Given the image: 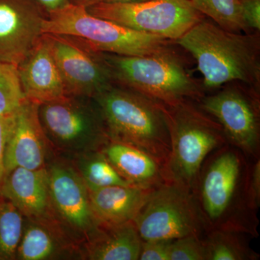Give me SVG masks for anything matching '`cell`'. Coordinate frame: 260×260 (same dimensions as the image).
Masks as SVG:
<instances>
[{
  "mask_svg": "<svg viewBox=\"0 0 260 260\" xmlns=\"http://www.w3.org/2000/svg\"><path fill=\"white\" fill-rule=\"evenodd\" d=\"M47 168L53 215L82 247L99 225L88 188L71 162L54 160Z\"/></svg>",
  "mask_w": 260,
  "mask_h": 260,
  "instance_id": "11",
  "label": "cell"
},
{
  "mask_svg": "<svg viewBox=\"0 0 260 260\" xmlns=\"http://www.w3.org/2000/svg\"><path fill=\"white\" fill-rule=\"evenodd\" d=\"M249 164L247 181V198L249 206L257 213L260 205V160L252 159Z\"/></svg>",
  "mask_w": 260,
  "mask_h": 260,
  "instance_id": "27",
  "label": "cell"
},
{
  "mask_svg": "<svg viewBox=\"0 0 260 260\" xmlns=\"http://www.w3.org/2000/svg\"><path fill=\"white\" fill-rule=\"evenodd\" d=\"M18 71L24 95L30 102L41 104L68 95L46 34L18 65Z\"/></svg>",
  "mask_w": 260,
  "mask_h": 260,
  "instance_id": "15",
  "label": "cell"
},
{
  "mask_svg": "<svg viewBox=\"0 0 260 260\" xmlns=\"http://www.w3.org/2000/svg\"><path fill=\"white\" fill-rule=\"evenodd\" d=\"M73 164L89 191L111 186L133 185L121 177L102 150L73 158Z\"/></svg>",
  "mask_w": 260,
  "mask_h": 260,
  "instance_id": "21",
  "label": "cell"
},
{
  "mask_svg": "<svg viewBox=\"0 0 260 260\" xmlns=\"http://www.w3.org/2000/svg\"><path fill=\"white\" fill-rule=\"evenodd\" d=\"M213 95L202 98L198 105L220 126L228 143L246 158H259V90L241 82H232Z\"/></svg>",
  "mask_w": 260,
  "mask_h": 260,
  "instance_id": "10",
  "label": "cell"
},
{
  "mask_svg": "<svg viewBox=\"0 0 260 260\" xmlns=\"http://www.w3.org/2000/svg\"><path fill=\"white\" fill-rule=\"evenodd\" d=\"M71 4L78 5L87 8L98 3H101L102 0H70Z\"/></svg>",
  "mask_w": 260,
  "mask_h": 260,
  "instance_id": "32",
  "label": "cell"
},
{
  "mask_svg": "<svg viewBox=\"0 0 260 260\" xmlns=\"http://www.w3.org/2000/svg\"><path fill=\"white\" fill-rule=\"evenodd\" d=\"M13 114L0 116V199L2 198V187L7 174L5 162V146L10 126L13 122Z\"/></svg>",
  "mask_w": 260,
  "mask_h": 260,
  "instance_id": "29",
  "label": "cell"
},
{
  "mask_svg": "<svg viewBox=\"0 0 260 260\" xmlns=\"http://www.w3.org/2000/svg\"><path fill=\"white\" fill-rule=\"evenodd\" d=\"M175 43L194 59L205 90L235 81L260 90L259 32L230 31L205 18Z\"/></svg>",
  "mask_w": 260,
  "mask_h": 260,
  "instance_id": "2",
  "label": "cell"
},
{
  "mask_svg": "<svg viewBox=\"0 0 260 260\" xmlns=\"http://www.w3.org/2000/svg\"><path fill=\"white\" fill-rule=\"evenodd\" d=\"M198 11L220 28L233 32H250L242 17L239 0H191Z\"/></svg>",
  "mask_w": 260,
  "mask_h": 260,
  "instance_id": "23",
  "label": "cell"
},
{
  "mask_svg": "<svg viewBox=\"0 0 260 260\" xmlns=\"http://www.w3.org/2000/svg\"><path fill=\"white\" fill-rule=\"evenodd\" d=\"M43 34L78 39L97 52L121 56L148 55L175 44L165 38L136 31L98 18L84 7L71 3L47 15Z\"/></svg>",
  "mask_w": 260,
  "mask_h": 260,
  "instance_id": "6",
  "label": "cell"
},
{
  "mask_svg": "<svg viewBox=\"0 0 260 260\" xmlns=\"http://www.w3.org/2000/svg\"><path fill=\"white\" fill-rule=\"evenodd\" d=\"M89 13L126 28L176 42L205 18L191 0H149L137 3H99Z\"/></svg>",
  "mask_w": 260,
  "mask_h": 260,
  "instance_id": "9",
  "label": "cell"
},
{
  "mask_svg": "<svg viewBox=\"0 0 260 260\" xmlns=\"http://www.w3.org/2000/svg\"><path fill=\"white\" fill-rule=\"evenodd\" d=\"M46 16L31 0H0V61L18 66L44 34Z\"/></svg>",
  "mask_w": 260,
  "mask_h": 260,
  "instance_id": "13",
  "label": "cell"
},
{
  "mask_svg": "<svg viewBox=\"0 0 260 260\" xmlns=\"http://www.w3.org/2000/svg\"><path fill=\"white\" fill-rule=\"evenodd\" d=\"M45 34L67 95L94 99L114 84L101 52L83 48L70 37Z\"/></svg>",
  "mask_w": 260,
  "mask_h": 260,
  "instance_id": "12",
  "label": "cell"
},
{
  "mask_svg": "<svg viewBox=\"0 0 260 260\" xmlns=\"http://www.w3.org/2000/svg\"><path fill=\"white\" fill-rule=\"evenodd\" d=\"M177 47L175 43L143 56L101 54L116 85L162 104L186 100L198 102L205 95L204 86L194 78L185 56Z\"/></svg>",
  "mask_w": 260,
  "mask_h": 260,
  "instance_id": "3",
  "label": "cell"
},
{
  "mask_svg": "<svg viewBox=\"0 0 260 260\" xmlns=\"http://www.w3.org/2000/svg\"><path fill=\"white\" fill-rule=\"evenodd\" d=\"M67 95L39 104L38 113L51 151L73 159L102 150L109 141L96 102Z\"/></svg>",
  "mask_w": 260,
  "mask_h": 260,
  "instance_id": "7",
  "label": "cell"
},
{
  "mask_svg": "<svg viewBox=\"0 0 260 260\" xmlns=\"http://www.w3.org/2000/svg\"><path fill=\"white\" fill-rule=\"evenodd\" d=\"M1 198L14 205L25 218L54 217L47 167L37 170L18 167L7 173Z\"/></svg>",
  "mask_w": 260,
  "mask_h": 260,
  "instance_id": "17",
  "label": "cell"
},
{
  "mask_svg": "<svg viewBox=\"0 0 260 260\" xmlns=\"http://www.w3.org/2000/svg\"><path fill=\"white\" fill-rule=\"evenodd\" d=\"M149 1V0H102L101 3H143V2Z\"/></svg>",
  "mask_w": 260,
  "mask_h": 260,
  "instance_id": "33",
  "label": "cell"
},
{
  "mask_svg": "<svg viewBox=\"0 0 260 260\" xmlns=\"http://www.w3.org/2000/svg\"><path fill=\"white\" fill-rule=\"evenodd\" d=\"M133 222L143 241L203 237L206 232L192 192L168 181L154 188Z\"/></svg>",
  "mask_w": 260,
  "mask_h": 260,
  "instance_id": "8",
  "label": "cell"
},
{
  "mask_svg": "<svg viewBox=\"0 0 260 260\" xmlns=\"http://www.w3.org/2000/svg\"><path fill=\"white\" fill-rule=\"evenodd\" d=\"M249 164V159L229 143L205 159L192 190L205 232L228 231L257 237V213L247 198Z\"/></svg>",
  "mask_w": 260,
  "mask_h": 260,
  "instance_id": "1",
  "label": "cell"
},
{
  "mask_svg": "<svg viewBox=\"0 0 260 260\" xmlns=\"http://www.w3.org/2000/svg\"><path fill=\"white\" fill-rule=\"evenodd\" d=\"M242 233L215 230L203 237L206 260H257L259 255L251 249Z\"/></svg>",
  "mask_w": 260,
  "mask_h": 260,
  "instance_id": "22",
  "label": "cell"
},
{
  "mask_svg": "<svg viewBox=\"0 0 260 260\" xmlns=\"http://www.w3.org/2000/svg\"><path fill=\"white\" fill-rule=\"evenodd\" d=\"M246 1H249V0H239V2H240L241 3H244V2Z\"/></svg>",
  "mask_w": 260,
  "mask_h": 260,
  "instance_id": "34",
  "label": "cell"
},
{
  "mask_svg": "<svg viewBox=\"0 0 260 260\" xmlns=\"http://www.w3.org/2000/svg\"><path fill=\"white\" fill-rule=\"evenodd\" d=\"M162 105L171 139L170 154L162 168L164 180L192 192L205 159L229 143L221 126L198 102L186 100Z\"/></svg>",
  "mask_w": 260,
  "mask_h": 260,
  "instance_id": "5",
  "label": "cell"
},
{
  "mask_svg": "<svg viewBox=\"0 0 260 260\" xmlns=\"http://www.w3.org/2000/svg\"><path fill=\"white\" fill-rule=\"evenodd\" d=\"M242 17L250 31L260 30V0H249L242 3Z\"/></svg>",
  "mask_w": 260,
  "mask_h": 260,
  "instance_id": "30",
  "label": "cell"
},
{
  "mask_svg": "<svg viewBox=\"0 0 260 260\" xmlns=\"http://www.w3.org/2000/svg\"><path fill=\"white\" fill-rule=\"evenodd\" d=\"M172 241H143L139 259L169 260V247Z\"/></svg>",
  "mask_w": 260,
  "mask_h": 260,
  "instance_id": "28",
  "label": "cell"
},
{
  "mask_svg": "<svg viewBox=\"0 0 260 260\" xmlns=\"http://www.w3.org/2000/svg\"><path fill=\"white\" fill-rule=\"evenodd\" d=\"M46 15L70 4V0H31Z\"/></svg>",
  "mask_w": 260,
  "mask_h": 260,
  "instance_id": "31",
  "label": "cell"
},
{
  "mask_svg": "<svg viewBox=\"0 0 260 260\" xmlns=\"http://www.w3.org/2000/svg\"><path fill=\"white\" fill-rule=\"evenodd\" d=\"M81 256V246L54 217L25 218L16 259L49 260Z\"/></svg>",
  "mask_w": 260,
  "mask_h": 260,
  "instance_id": "16",
  "label": "cell"
},
{
  "mask_svg": "<svg viewBox=\"0 0 260 260\" xmlns=\"http://www.w3.org/2000/svg\"><path fill=\"white\" fill-rule=\"evenodd\" d=\"M142 242L133 221L99 223L82 245L81 256L90 260H138Z\"/></svg>",
  "mask_w": 260,
  "mask_h": 260,
  "instance_id": "18",
  "label": "cell"
},
{
  "mask_svg": "<svg viewBox=\"0 0 260 260\" xmlns=\"http://www.w3.org/2000/svg\"><path fill=\"white\" fill-rule=\"evenodd\" d=\"M25 217L8 200L0 199V260L16 259Z\"/></svg>",
  "mask_w": 260,
  "mask_h": 260,
  "instance_id": "24",
  "label": "cell"
},
{
  "mask_svg": "<svg viewBox=\"0 0 260 260\" xmlns=\"http://www.w3.org/2000/svg\"><path fill=\"white\" fill-rule=\"evenodd\" d=\"M25 101L18 66L0 61V116L14 114Z\"/></svg>",
  "mask_w": 260,
  "mask_h": 260,
  "instance_id": "25",
  "label": "cell"
},
{
  "mask_svg": "<svg viewBox=\"0 0 260 260\" xmlns=\"http://www.w3.org/2000/svg\"><path fill=\"white\" fill-rule=\"evenodd\" d=\"M154 188L111 186L89 191L94 217L101 224L133 221Z\"/></svg>",
  "mask_w": 260,
  "mask_h": 260,
  "instance_id": "19",
  "label": "cell"
},
{
  "mask_svg": "<svg viewBox=\"0 0 260 260\" xmlns=\"http://www.w3.org/2000/svg\"><path fill=\"white\" fill-rule=\"evenodd\" d=\"M93 99L109 139L143 150L164 167L171 139L161 103L116 84Z\"/></svg>",
  "mask_w": 260,
  "mask_h": 260,
  "instance_id": "4",
  "label": "cell"
},
{
  "mask_svg": "<svg viewBox=\"0 0 260 260\" xmlns=\"http://www.w3.org/2000/svg\"><path fill=\"white\" fill-rule=\"evenodd\" d=\"M169 260H206L203 237L186 236L172 240L169 247Z\"/></svg>",
  "mask_w": 260,
  "mask_h": 260,
  "instance_id": "26",
  "label": "cell"
},
{
  "mask_svg": "<svg viewBox=\"0 0 260 260\" xmlns=\"http://www.w3.org/2000/svg\"><path fill=\"white\" fill-rule=\"evenodd\" d=\"M102 151L121 177L133 185L151 188L165 181L160 164L140 149L109 139Z\"/></svg>",
  "mask_w": 260,
  "mask_h": 260,
  "instance_id": "20",
  "label": "cell"
},
{
  "mask_svg": "<svg viewBox=\"0 0 260 260\" xmlns=\"http://www.w3.org/2000/svg\"><path fill=\"white\" fill-rule=\"evenodd\" d=\"M38 107L39 104L26 99L13 114L5 146L7 173L18 167L37 170L47 167L51 150Z\"/></svg>",
  "mask_w": 260,
  "mask_h": 260,
  "instance_id": "14",
  "label": "cell"
}]
</instances>
